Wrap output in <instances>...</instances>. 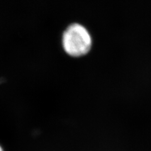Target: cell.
<instances>
[{
	"label": "cell",
	"mask_w": 151,
	"mask_h": 151,
	"mask_svg": "<svg viewBox=\"0 0 151 151\" xmlns=\"http://www.w3.org/2000/svg\"><path fill=\"white\" fill-rule=\"evenodd\" d=\"M63 45L68 55L75 58L81 57L90 50L92 45L91 37L84 26L74 23L64 32Z\"/></svg>",
	"instance_id": "6da1fadb"
},
{
	"label": "cell",
	"mask_w": 151,
	"mask_h": 151,
	"mask_svg": "<svg viewBox=\"0 0 151 151\" xmlns=\"http://www.w3.org/2000/svg\"><path fill=\"white\" fill-rule=\"evenodd\" d=\"M0 151H3V149H2L1 146H0Z\"/></svg>",
	"instance_id": "7a4b0ae2"
}]
</instances>
